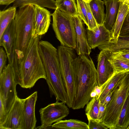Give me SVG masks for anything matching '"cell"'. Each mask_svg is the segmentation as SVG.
<instances>
[{
    "mask_svg": "<svg viewBox=\"0 0 129 129\" xmlns=\"http://www.w3.org/2000/svg\"><path fill=\"white\" fill-rule=\"evenodd\" d=\"M74 49L61 45L58 46L57 49L60 70L67 96L66 104L69 108L72 107L74 97L72 61L76 56Z\"/></svg>",
    "mask_w": 129,
    "mask_h": 129,
    "instance_id": "7",
    "label": "cell"
},
{
    "mask_svg": "<svg viewBox=\"0 0 129 129\" xmlns=\"http://www.w3.org/2000/svg\"><path fill=\"white\" fill-rule=\"evenodd\" d=\"M16 0H0L1 5L8 6L11 4L14 3Z\"/></svg>",
    "mask_w": 129,
    "mask_h": 129,
    "instance_id": "38",
    "label": "cell"
},
{
    "mask_svg": "<svg viewBox=\"0 0 129 129\" xmlns=\"http://www.w3.org/2000/svg\"><path fill=\"white\" fill-rule=\"evenodd\" d=\"M8 56L5 51L3 47L0 49V74H1L6 68Z\"/></svg>",
    "mask_w": 129,
    "mask_h": 129,
    "instance_id": "32",
    "label": "cell"
},
{
    "mask_svg": "<svg viewBox=\"0 0 129 129\" xmlns=\"http://www.w3.org/2000/svg\"><path fill=\"white\" fill-rule=\"evenodd\" d=\"M88 121V124L89 129H107L108 128L102 122L98 119H93L90 116H86Z\"/></svg>",
    "mask_w": 129,
    "mask_h": 129,
    "instance_id": "31",
    "label": "cell"
},
{
    "mask_svg": "<svg viewBox=\"0 0 129 129\" xmlns=\"http://www.w3.org/2000/svg\"><path fill=\"white\" fill-rule=\"evenodd\" d=\"M51 127L52 128L61 129H89L86 123L74 119L61 120L55 122Z\"/></svg>",
    "mask_w": 129,
    "mask_h": 129,
    "instance_id": "20",
    "label": "cell"
},
{
    "mask_svg": "<svg viewBox=\"0 0 129 129\" xmlns=\"http://www.w3.org/2000/svg\"><path fill=\"white\" fill-rule=\"evenodd\" d=\"M34 19V6L33 5L21 6L16 11L14 19L16 52L19 64L23 58L33 37Z\"/></svg>",
    "mask_w": 129,
    "mask_h": 129,
    "instance_id": "4",
    "label": "cell"
},
{
    "mask_svg": "<svg viewBox=\"0 0 129 129\" xmlns=\"http://www.w3.org/2000/svg\"><path fill=\"white\" fill-rule=\"evenodd\" d=\"M129 35V12L125 18L120 35Z\"/></svg>",
    "mask_w": 129,
    "mask_h": 129,
    "instance_id": "33",
    "label": "cell"
},
{
    "mask_svg": "<svg viewBox=\"0 0 129 129\" xmlns=\"http://www.w3.org/2000/svg\"><path fill=\"white\" fill-rule=\"evenodd\" d=\"M13 68L8 64L0 74V99L7 114L17 96Z\"/></svg>",
    "mask_w": 129,
    "mask_h": 129,
    "instance_id": "8",
    "label": "cell"
},
{
    "mask_svg": "<svg viewBox=\"0 0 129 129\" xmlns=\"http://www.w3.org/2000/svg\"></svg>",
    "mask_w": 129,
    "mask_h": 129,
    "instance_id": "44",
    "label": "cell"
},
{
    "mask_svg": "<svg viewBox=\"0 0 129 129\" xmlns=\"http://www.w3.org/2000/svg\"><path fill=\"white\" fill-rule=\"evenodd\" d=\"M37 97V91H36L23 99L20 129H36L37 121L35 115V107Z\"/></svg>",
    "mask_w": 129,
    "mask_h": 129,
    "instance_id": "11",
    "label": "cell"
},
{
    "mask_svg": "<svg viewBox=\"0 0 129 129\" xmlns=\"http://www.w3.org/2000/svg\"><path fill=\"white\" fill-rule=\"evenodd\" d=\"M87 11V18L88 26L87 29L93 31L99 25L95 20L91 11L88 3H86Z\"/></svg>",
    "mask_w": 129,
    "mask_h": 129,
    "instance_id": "30",
    "label": "cell"
},
{
    "mask_svg": "<svg viewBox=\"0 0 129 129\" xmlns=\"http://www.w3.org/2000/svg\"><path fill=\"white\" fill-rule=\"evenodd\" d=\"M72 18L76 33V46L75 49L77 54L78 55H89L91 49L88 44L87 31L83 21L77 14L72 16Z\"/></svg>",
    "mask_w": 129,
    "mask_h": 129,
    "instance_id": "13",
    "label": "cell"
},
{
    "mask_svg": "<svg viewBox=\"0 0 129 129\" xmlns=\"http://www.w3.org/2000/svg\"><path fill=\"white\" fill-rule=\"evenodd\" d=\"M86 31L88 44L91 49L108 44L110 42V31L104 25H99L93 31L87 29Z\"/></svg>",
    "mask_w": 129,
    "mask_h": 129,
    "instance_id": "16",
    "label": "cell"
},
{
    "mask_svg": "<svg viewBox=\"0 0 129 129\" xmlns=\"http://www.w3.org/2000/svg\"><path fill=\"white\" fill-rule=\"evenodd\" d=\"M7 115V112L2 100L0 99V125L5 121Z\"/></svg>",
    "mask_w": 129,
    "mask_h": 129,
    "instance_id": "35",
    "label": "cell"
},
{
    "mask_svg": "<svg viewBox=\"0 0 129 129\" xmlns=\"http://www.w3.org/2000/svg\"><path fill=\"white\" fill-rule=\"evenodd\" d=\"M88 4L91 13L98 24L103 25L105 17L103 1L92 0Z\"/></svg>",
    "mask_w": 129,
    "mask_h": 129,
    "instance_id": "19",
    "label": "cell"
},
{
    "mask_svg": "<svg viewBox=\"0 0 129 129\" xmlns=\"http://www.w3.org/2000/svg\"><path fill=\"white\" fill-rule=\"evenodd\" d=\"M111 52L129 61V49L120 50Z\"/></svg>",
    "mask_w": 129,
    "mask_h": 129,
    "instance_id": "34",
    "label": "cell"
},
{
    "mask_svg": "<svg viewBox=\"0 0 129 129\" xmlns=\"http://www.w3.org/2000/svg\"><path fill=\"white\" fill-rule=\"evenodd\" d=\"M97 96L96 92L93 90L91 92L90 94V96L91 98L95 97Z\"/></svg>",
    "mask_w": 129,
    "mask_h": 129,
    "instance_id": "40",
    "label": "cell"
},
{
    "mask_svg": "<svg viewBox=\"0 0 129 129\" xmlns=\"http://www.w3.org/2000/svg\"><path fill=\"white\" fill-rule=\"evenodd\" d=\"M126 72L115 73L102 86V89L99 100H100L110 91L124 76Z\"/></svg>",
    "mask_w": 129,
    "mask_h": 129,
    "instance_id": "26",
    "label": "cell"
},
{
    "mask_svg": "<svg viewBox=\"0 0 129 129\" xmlns=\"http://www.w3.org/2000/svg\"><path fill=\"white\" fill-rule=\"evenodd\" d=\"M119 1H124L129 3V0H119Z\"/></svg>",
    "mask_w": 129,
    "mask_h": 129,
    "instance_id": "42",
    "label": "cell"
},
{
    "mask_svg": "<svg viewBox=\"0 0 129 129\" xmlns=\"http://www.w3.org/2000/svg\"><path fill=\"white\" fill-rule=\"evenodd\" d=\"M36 5L44 8L56 10L57 7L54 0H16L13 6L16 8L27 4Z\"/></svg>",
    "mask_w": 129,
    "mask_h": 129,
    "instance_id": "25",
    "label": "cell"
},
{
    "mask_svg": "<svg viewBox=\"0 0 129 129\" xmlns=\"http://www.w3.org/2000/svg\"><path fill=\"white\" fill-rule=\"evenodd\" d=\"M57 8L61 11L72 16L77 15V4L75 0H56Z\"/></svg>",
    "mask_w": 129,
    "mask_h": 129,
    "instance_id": "27",
    "label": "cell"
},
{
    "mask_svg": "<svg viewBox=\"0 0 129 129\" xmlns=\"http://www.w3.org/2000/svg\"><path fill=\"white\" fill-rule=\"evenodd\" d=\"M23 99L17 97L1 129H20L23 108Z\"/></svg>",
    "mask_w": 129,
    "mask_h": 129,
    "instance_id": "14",
    "label": "cell"
},
{
    "mask_svg": "<svg viewBox=\"0 0 129 129\" xmlns=\"http://www.w3.org/2000/svg\"><path fill=\"white\" fill-rule=\"evenodd\" d=\"M78 15L86 24L87 27L88 26L87 18V11L86 3L83 0H76Z\"/></svg>",
    "mask_w": 129,
    "mask_h": 129,
    "instance_id": "29",
    "label": "cell"
},
{
    "mask_svg": "<svg viewBox=\"0 0 129 129\" xmlns=\"http://www.w3.org/2000/svg\"><path fill=\"white\" fill-rule=\"evenodd\" d=\"M112 97V91H110L106 94L102 99L100 100V103L107 106L111 101Z\"/></svg>",
    "mask_w": 129,
    "mask_h": 129,
    "instance_id": "37",
    "label": "cell"
},
{
    "mask_svg": "<svg viewBox=\"0 0 129 129\" xmlns=\"http://www.w3.org/2000/svg\"><path fill=\"white\" fill-rule=\"evenodd\" d=\"M112 91V98L106 106L102 122L108 128L116 129L121 110L129 91V72H126Z\"/></svg>",
    "mask_w": 129,
    "mask_h": 129,
    "instance_id": "5",
    "label": "cell"
},
{
    "mask_svg": "<svg viewBox=\"0 0 129 129\" xmlns=\"http://www.w3.org/2000/svg\"><path fill=\"white\" fill-rule=\"evenodd\" d=\"M34 6V19L32 36L35 37L41 36L47 32L50 24L51 14L45 8L36 5Z\"/></svg>",
    "mask_w": 129,
    "mask_h": 129,
    "instance_id": "12",
    "label": "cell"
},
{
    "mask_svg": "<svg viewBox=\"0 0 129 129\" xmlns=\"http://www.w3.org/2000/svg\"><path fill=\"white\" fill-rule=\"evenodd\" d=\"M120 5L115 22L110 30L111 39L109 43L116 44L119 36L125 18L129 12V3L119 1Z\"/></svg>",
    "mask_w": 129,
    "mask_h": 129,
    "instance_id": "17",
    "label": "cell"
},
{
    "mask_svg": "<svg viewBox=\"0 0 129 129\" xmlns=\"http://www.w3.org/2000/svg\"><path fill=\"white\" fill-rule=\"evenodd\" d=\"M16 8L12 6L0 11V38L11 22L15 19Z\"/></svg>",
    "mask_w": 129,
    "mask_h": 129,
    "instance_id": "22",
    "label": "cell"
},
{
    "mask_svg": "<svg viewBox=\"0 0 129 129\" xmlns=\"http://www.w3.org/2000/svg\"><path fill=\"white\" fill-rule=\"evenodd\" d=\"M102 86H99L97 85L94 87L93 90L96 92L97 96L99 97V99L102 92Z\"/></svg>",
    "mask_w": 129,
    "mask_h": 129,
    "instance_id": "39",
    "label": "cell"
},
{
    "mask_svg": "<svg viewBox=\"0 0 129 129\" xmlns=\"http://www.w3.org/2000/svg\"><path fill=\"white\" fill-rule=\"evenodd\" d=\"M106 107V106L101 103L99 101L98 119L102 122L104 116Z\"/></svg>",
    "mask_w": 129,
    "mask_h": 129,
    "instance_id": "36",
    "label": "cell"
},
{
    "mask_svg": "<svg viewBox=\"0 0 129 129\" xmlns=\"http://www.w3.org/2000/svg\"><path fill=\"white\" fill-rule=\"evenodd\" d=\"M106 6V13L104 25L110 31L116 21L119 9V0H104Z\"/></svg>",
    "mask_w": 129,
    "mask_h": 129,
    "instance_id": "18",
    "label": "cell"
},
{
    "mask_svg": "<svg viewBox=\"0 0 129 129\" xmlns=\"http://www.w3.org/2000/svg\"><path fill=\"white\" fill-rule=\"evenodd\" d=\"M100 51L98 57L96 69L97 81L99 86H102L115 73L108 60L109 52L105 50Z\"/></svg>",
    "mask_w": 129,
    "mask_h": 129,
    "instance_id": "15",
    "label": "cell"
},
{
    "mask_svg": "<svg viewBox=\"0 0 129 129\" xmlns=\"http://www.w3.org/2000/svg\"><path fill=\"white\" fill-rule=\"evenodd\" d=\"M99 101V97L97 96L92 98L86 104L85 109L86 116H89L94 119H98Z\"/></svg>",
    "mask_w": 129,
    "mask_h": 129,
    "instance_id": "28",
    "label": "cell"
},
{
    "mask_svg": "<svg viewBox=\"0 0 129 129\" xmlns=\"http://www.w3.org/2000/svg\"><path fill=\"white\" fill-rule=\"evenodd\" d=\"M39 53L45 70L46 80L51 96L56 101L67 103V98L60 70L57 49L49 42L40 40Z\"/></svg>",
    "mask_w": 129,
    "mask_h": 129,
    "instance_id": "2",
    "label": "cell"
},
{
    "mask_svg": "<svg viewBox=\"0 0 129 129\" xmlns=\"http://www.w3.org/2000/svg\"><path fill=\"white\" fill-rule=\"evenodd\" d=\"M16 39L14 19L9 24L0 38V45L5 50L8 56V64L13 68L15 76L17 74L19 66L16 52Z\"/></svg>",
    "mask_w": 129,
    "mask_h": 129,
    "instance_id": "10",
    "label": "cell"
},
{
    "mask_svg": "<svg viewBox=\"0 0 129 129\" xmlns=\"http://www.w3.org/2000/svg\"><path fill=\"white\" fill-rule=\"evenodd\" d=\"M129 125V91L119 116L117 129H127Z\"/></svg>",
    "mask_w": 129,
    "mask_h": 129,
    "instance_id": "24",
    "label": "cell"
},
{
    "mask_svg": "<svg viewBox=\"0 0 129 129\" xmlns=\"http://www.w3.org/2000/svg\"><path fill=\"white\" fill-rule=\"evenodd\" d=\"M51 15L53 28L61 45L75 49L76 46V33L72 16L57 8Z\"/></svg>",
    "mask_w": 129,
    "mask_h": 129,
    "instance_id": "6",
    "label": "cell"
},
{
    "mask_svg": "<svg viewBox=\"0 0 129 129\" xmlns=\"http://www.w3.org/2000/svg\"><path fill=\"white\" fill-rule=\"evenodd\" d=\"M41 36H33L24 56L19 64L18 71L15 77L17 84L30 89L39 79L46 76L44 65L39 50Z\"/></svg>",
    "mask_w": 129,
    "mask_h": 129,
    "instance_id": "3",
    "label": "cell"
},
{
    "mask_svg": "<svg viewBox=\"0 0 129 129\" xmlns=\"http://www.w3.org/2000/svg\"><path fill=\"white\" fill-rule=\"evenodd\" d=\"M86 3H89V2L92 0H83Z\"/></svg>",
    "mask_w": 129,
    "mask_h": 129,
    "instance_id": "41",
    "label": "cell"
},
{
    "mask_svg": "<svg viewBox=\"0 0 129 129\" xmlns=\"http://www.w3.org/2000/svg\"><path fill=\"white\" fill-rule=\"evenodd\" d=\"M66 103L58 101L41 108L39 110L41 125L36 129L49 128L52 124L62 120L67 116L69 110Z\"/></svg>",
    "mask_w": 129,
    "mask_h": 129,
    "instance_id": "9",
    "label": "cell"
},
{
    "mask_svg": "<svg viewBox=\"0 0 129 129\" xmlns=\"http://www.w3.org/2000/svg\"><path fill=\"white\" fill-rule=\"evenodd\" d=\"M127 129H129V125L127 127Z\"/></svg>",
    "mask_w": 129,
    "mask_h": 129,
    "instance_id": "43",
    "label": "cell"
},
{
    "mask_svg": "<svg viewBox=\"0 0 129 129\" xmlns=\"http://www.w3.org/2000/svg\"><path fill=\"white\" fill-rule=\"evenodd\" d=\"M98 48L100 50H105L111 52L120 50L129 49V35H120L116 44L109 43Z\"/></svg>",
    "mask_w": 129,
    "mask_h": 129,
    "instance_id": "21",
    "label": "cell"
},
{
    "mask_svg": "<svg viewBox=\"0 0 129 129\" xmlns=\"http://www.w3.org/2000/svg\"><path fill=\"white\" fill-rule=\"evenodd\" d=\"M74 97L71 108H83L91 99V92L98 85L97 70L89 55H78L72 61Z\"/></svg>",
    "mask_w": 129,
    "mask_h": 129,
    "instance_id": "1",
    "label": "cell"
},
{
    "mask_svg": "<svg viewBox=\"0 0 129 129\" xmlns=\"http://www.w3.org/2000/svg\"><path fill=\"white\" fill-rule=\"evenodd\" d=\"M108 51V60L115 73L129 72V61Z\"/></svg>",
    "mask_w": 129,
    "mask_h": 129,
    "instance_id": "23",
    "label": "cell"
}]
</instances>
